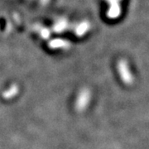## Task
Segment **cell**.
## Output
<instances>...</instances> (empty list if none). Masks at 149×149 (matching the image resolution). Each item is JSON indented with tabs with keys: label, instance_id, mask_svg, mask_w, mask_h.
Returning a JSON list of instances; mask_svg holds the SVG:
<instances>
[{
	"label": "cell",
	"instance_id": "5",
	"mask_svg": "<svg viewBox=\"0 0 149 149\" xmlns=\"http://www.w3.org/2000/svg\"><path fill=\"white\" fill-rule=\"evenodd\" d=\"M91 29V23L88 21H83L78 23L74 27V33L78 37H83Z\"/></svg>",
	"mask_w": 149,
	"mask_h": 149
},
{
	"label": "cell",
	"instance_id": "7",
	"mask_svg": "<svg viewBox=\"0 0 149 149\" xmlns=\"http://www.w3.org/2000/svg\"><path fill=\"white\" fill-rule=\"evenodd\" d=\"M42 4H46V3H47L48 2H49V0H39Z\"/></svg>",
	"mask_w": 149,
	"mask_h": 149
},
{
	"label": "cell",
	"instance_id": "4",
	"mask_svg": "<svg viewBox=\"0 0 149 149\" xmlns=\"http://www.w3.org/2000/svg\"><path fill=\"white\" fill-rule=\"evenodd\" d=\"M69 27V22L67 21V19H65V17H60L54 23L53 32L56 33H61L65 31Z\"/></svg>",
	"mask_w": 149,
	"mask_h": 149
},
{
	"label": "cell",
	"instance_id": "1",
	"mask_svg": "<svg viewBox=\"0 0 149 149\" xmlns=\"http://www.w3.org/2000/svg\"><path fill=\"white\" fill-rule=\"evenodd\" d=\"M109 3V9L107 11V17L109 19H117L121 15L122 8L120 3L122 0H105Z\"/></svg>",
	"mask_w": 149,
	"mask_h": 149
},
{
	"label": "cell",
	"instance_id": "6",
	"mask_svg": "<svg viewBox=\"0 0 149 149\" xmlns=\"http://www.w3.org/2000/svg\"><path fill=\"white\" fill-rule=\"evenodd\" d=\"M34 29H35L36 32H38L40 37L44 40H47L51 37V30L47 28V27L41 26V25H35Z\"/></svg>",
	"mask_w": 149,
	"mask_h": 149
},
{
	"label": "cell",
	"instance_id": "2",
	"mask_svg": "<svg viewBox=\"0 0 149 149\" xmlns=\"http://www.w3.org/2000/svg\"><path fill=\"white\" fill-rule=\"evenodd\" d=\"M118 70L120 77L125 84H131L133 81V76L130 72L128 62L125 60H120L118 63Z\"/></svg>",
	"mask_w": 149,
	"mask_h": 149
},
{
	"label": "cell",
	"instance_id": "3",
	"mask_svg": "<svg viewBox=\"0 0 149 149\" xmlns=\"http://www.w3.org/2000/svg\"><path fill=\"white\" fill-rule=\"evenodd\" d=\"M48 47L52 49H58V48H63L67 49L70 47V44L68 41H65L61 38H55L51 40L48 42Z\"/></svg>",
	"mask_w": 149,
	"mask_h": 149
}]
</instances>
